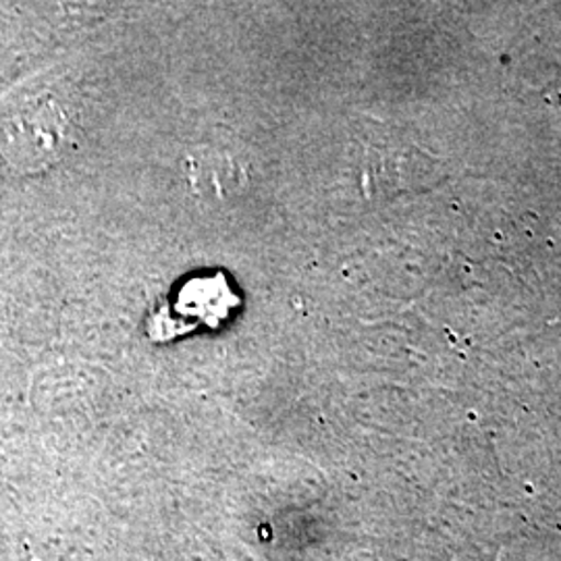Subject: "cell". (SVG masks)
Masks as SVG:
<instances>
[{
	"mask_svg": "<svg viewBox=\"0 0 561 561\" xmlns=\"http://www.w3.org/2000/svg\"><path fill=\"white\" fill-rule=\"evenodd\" d=\"M67 140L65 113L53 102L21 106L4 123L2 154L13 167L38 169L53 161Z\"/></svg>",
	"mask_w": 561,
	"mask_h": 561,
	"instance_id": "6da1fadb",
	"label": "cell"
}]
</instances>
